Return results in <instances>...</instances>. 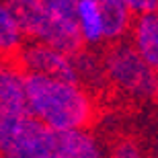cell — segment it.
<instances>
[{"instance_id": "cell-1", "label": "cell", "mask_w": 158, "mask_h": 158, "mask_svg": "<svg viewBox=\"0 0 158 158\" xmlns=\"http://www.w3.org/2000/svg\"><path fill=\"white\" fill-rule=\"evenodd\" d=\"M25 105L29 115L53 134L88 129L97 115L90 90L78 82L25 74Z\"/></svg>"}, {"instance_id": "cell-2", "label": "cell", "mask_w": 158, "mask_h": 158, "mask_svg": "<svg viewBox=\"0 0 158 158\" xmlns=\"http://www.w3.org/2000/svg\"><path fill=\"white\" fill-rule=\"evenodd\" d=\"M103 78L131 101H150L156 94V70L135 53L127 41L113 43L101 56Z\"/></svg>"}, {"instance_id": "cell-3", "label": "cell", "mask_w": 158, "mask_h": 158, "mask_svg": "<svg viewBox=\"0 0 158 158\" xmlns=\"http://www.w3.org/2000/svg\"><path fill=\"white\" fill-rule=\"evenodd\" d=\"M53 148V131L29 111L0 113V158H43Z\"/></svg>"}, {"instance_id": "cell-4", "label": "cell", "mask_w": 158, "mask_h": 158, "mask_svg": "<svg viewBox=\"0 0 158 158\" xmlns=\"http://www.w3.org/2000/svg\"><path fill=\"white\" fill-rule=\"evenodd\" d=\"M19 68L23 74H35V76H47V78H60V80H76V66L74 56L53 49L43 43H25L23 49L19 52Z\"/></svg>"}, {"instance_id": "cell-5", "label": "cell", "mask_w": 158, "mask_h": 158, "mask_svg": "<svg viewBox=\"0 0 158 158\" xmlns=\"http://www.w3.org/2000/svg\"><path fill=\"white\" fill-rule=\"evenodd\" d=\"M52 152L58 158H107V146L90 129L53 134Z\"/></svg>"}, {"instance_id": "cell-6", "label": "cell", "mask_w": 158, "mask_h": 158, "mask_svg": "<svg viewBox=\"0 0 158 158\" xmlns=\"http://www.w3.org/2000/svg\"><path fill=\"white\" fill-rule=\"evenodd\" d=\"M129 37H131L129 45L135 49V53L150 68L156 70V64H158V17H156V12L134 17L131 27H129Z\"/></svg>"}, {"instance_id": "cell-7", "label": "cell", "mask_w": 158, "mask_h": 158, "mask_svg": "<svg viewBox=\"0 0 158 158\" xmlns=\"http://www.w3.org/2000/svg\"><path fill=\"white\" fill-rule=\"evenodd\" d=\"M27 111L25 74L10 60H0V113Z\"/></svg>"}, {"instance_id": "cell-8", "label": "cell", "mask_w": 158, "mask_h": 158, "mask_svg": "<svg viewBox=\"0 0 158 158\" xmlns=\"http://www.w3.org/2000/svg\"><path fill=\"white\" fill-rule=\"evenodd\" d=\"M76 29L82 45L99 47L105 43L103 19H101L99 0H78L76 2Z\"/></svg>"}, {"instance_id": "cell-9", "label": "cell", "mask_w": 158, "mask_h": 158, "mask_svg": "<svg viewBox=\"0 0 158 158\" xmlns=\"http://www.w3.org/2000/svg\"><path fill=\"white\" fill-rule=\"evenodd\" d=\"M101 19H103V31H105V43H119L129 35V27L134 21V15L123 4V0H99Z\"/></svg>"}, {"instance_id": "cell-10", "label": "cell", "mask_w": 158, "mask_h": 158, "mask_svg": "<svg viewBox=\"0 0 158 158\" xmlns=\"http://www.w3.org/2000/svg\"><path fill=\"white\" fill-rule=\"evenodd\" d=\"M25 33L4 0H0V60L19 56L25 45Z\"/></svg>"}, {"instance_id": "cell-11", "label": "cell", "mask_w": 158, "mask_h": 158, "mask_svg": "<svg viewBox=\"0 0 158 158\" xmlns=\"http://www.w3.org/2000/svg\"><path fill=\"white\" fill-rule=\"evenodd\" d=\"M74 66H76V80L84 88L105 84L103 68H101V58H97L94 53L82 49L80 53L74 56Z\"/></svg>"}, {"instance_id": "cell-12", "label": "cell", "mask_w": 158, "mask_h": 158, "mask_svg": "<svg viewBox=\"0 0 158 158\" xmlns=\"http://www.w3.org/2000/svg\"><path fill=\"white\" fill-rule=\"evenodd\" d=\"M107 158H146V152L135 138H119L107 148Z\"/></svg>"}, {"instance_id": "cell-13", "label": "cell", "mask_w": 158, "mask_h": 158, "mask_svg": "<svg viewBox=\"0 0 158 158\" xmlns=\"http://www.w3.org/2000/svg\"><path fill=\"white\" fill-rule=\"evenodd\" d=\"M123 4L129 8V12L138 17V15H148V12H156L158 0H123Z\"/></svg>"}, {"instance_id": "cell-14", "label": "cell", "mask_w": 158, "mask_h": 158, "mask_svg": "<svg viewBox=\"0 0 158 158\" xmlns=\"http://www.w3.org/2000/svg\"><path fill=\"white\" fill-rule=\"evenodd\" d=\"M43 158H58V156H56V154H53V152H49V154H45V156H43Z\"/></svg>"}]
</instances>
